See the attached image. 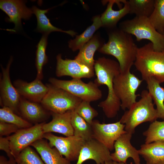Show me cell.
Listing matches in <instances>:
<instances>
[{
	"instance_id": "cell-1",
	"label": "cell",
	"mask_w": 164,
	"mask_h": 164,
	"mask_svg": "<svg viewBox=\"0 0 164 164\" xmlns=\"http://www.w3.org/2000/svg\"><path fill=\"white\" fill-rule=\"evenodd\" d=\"M94 69L96 76L94 82L98 86L106 85L108 90L107 97L99 103L98 106L102 108L107 117L114 118L121 108L120 101L115 95L113 89L114 79L121 73L119 64L113 60L101 57L95 60Z\"/></svg>"
},
{
	"instance_id": "cell-2",
	"label": "cell",
	"mask_w": 164,
	"mask_h": 164,
	"mask_svg": "<svg viewBox=\"0 0 164 164\" xmlns=\"http://www.w3.org/2000/svg\"><path fill=\"white\" fill-rule=\"evenodd\" d=\"M108 36V42L98 51L114 57L119 64L121 73L130 72L136 60L138 48L132 35L115 28L110 29Z\"/></svg>"
},
{
	"instance_id": "cell-3",
	"label": "cell",
	"mask_w": 164,
	"mask_h": 164,
	"mask_svg": "<svg viewBox=\"0 0 164 164\" xmlns=\"http://www.w3.org/2000/svg\"><path fill=\"white\" fill-rule=\"evenodd\" d=\"M134 65L142 80L153 77L160 84L164 83V51H155L151 42L138 47Z\"/></svg>"
},
{
	"instance_id": "cell-4",
	"label": "cell",
	"mask_w": 164,
	"mask_h": 164,
	"mask_svg": "<svg viewBox=\"0 0 164 164\" xmlns=\"http://www.w3.org/2000/svg\"><path fill=\"white\" fill-rule=\"evenodd\" d=\"M141 98L126 111L119 121L125 125V130L132 135L136 127L146 122H153L158 118L152 97L148 91L144 90Z\"/></svg>"
},
{
	"instance_id": "cell-5",
	"label": "cell",
	"mask_w": 164,
	"mask_h": 164,
	"mask_svg": "<svg viewBox=\"0 0 164 164\" xmlns=\"http://www.w3.org/2000/svg\"><path fill=\"white\" fill-rule=\"evenodd\" d=\"M119 28L131 35H134L136 40L143 39L149 40L154 50L158 52L164 51V38L150 22L149 18L135 16L120 23Z\"/></svg>"
},
{
	"instance_id": "cell-6",
	"label": "cell",
	"mask_w": 164,
	"mask_h": 164,
	"mask_svg": "<svg viewBox=\"0 0 164 164\" xmlns=\"http://www.w3.org/2000/svg\"><path fill=\"white\" fill-rule=\"evenodd\" d=\"M49 90L41 102L51 112L63 113L74 110L82 102L80 99L51 84H46Z\"/></svg>"
},
{
	"instance_id": "cell-7",
	"label": "cell",
	"mask_w": 164,
	"mask_h": 164,
	"mask_svg": "<svg viewBox=\"0 0 164 164\" xmlns=\"http://www.w3.org/2000/svg\"><path fill=\"white\" fill-rule=\"evenodd\" d=\"M142 81L130 71L125 73H120L114 77V92L120 101L121 108L123 110L128 109L136 101L139 95L136 94V92Z\"/></svg>"
},
{
	"instance_id": "cell-8",
	"label": "cell",
	"mask_w": 164,
	"mask_h": 164,
	"mask_svg": "<svg viewBox=\"0 0 164 164\" xmlns=\"http://www.w3.org/2000/svg\"><path fill=\"white\" fill-rule=\"evenodd\" d=\"M50 84L62 89L83 101L89 102L100 99L102 97L101 91L94 82L85 83L80 79L63 80L50 77Z\"/></svg>"
},
{
	"instance_id": "cell-9",
	"label": "cell",
	"mask_w": 164,
	"mask_h": 164,
	"mask_svg": "<svg viewBox=\"0 0 164 164\" xmlns=\"http://www.w3.org/2000/svg\"><path fill=\"white\" fill-rule=\"evenodd\" d=\"M43 138L49 141L51 147L56 148L62 155L70 161L77 160L85 142L74 135L66 137L56 136L51 133L44 134Z\"/></svg>"
},
{
	"instance_id": "cell-10",
	"label": "cell",
	"mask_w": 164,
	"mask_h": 164,
	"mask_svg": "<svg viewBox=\"0 0 164 164\" xmlns=\"http://www.w3.org/2000/svg\"><path fill=\"white\" fill-rule=\"evenodd\" d=\"M45 122L35 124L31 127L20 128L8 136L12 154L15 158L21 152L37 140L43 138L42 127Z\"/></svg>"
},
{
	"instance_id": "cell-11",
	"label": "cell",
	"mask_w": 164,
	"mask_h": 164,
	"mask_svg": "<svg viewBox=\"0 0 164 164\" xmlns=\"http://www.w3.org/2000/svg\"><path fill=\"white\" fill-rule=\"evenodd\" d=\"M91 126L92 138L101 143L110 151L114 149V142L118 138L127 132L125 130V125L120 121L105 124L101 123L97 120H93Z\"/></svg>"
},
{
	"instance_id": "cell-12",
	"label": "cell",
	"mask_w": 164,
	"mask_h": 164,
	"mask_svg": "<svg viewBox=\"0 0 164 164\" xmlns=\"http://www.w3.org/2000/svg\"><path fill=\"white\" fill-rule=\"evenodd\" d=\"M12 61L11 56L5 68L1 65L2 73L0 80V103L2 107H7L18 115L21 97L10 78V68Z\"/></svg>"
},
{
	"instance_id": "cell-13",
	"label": "cell",
	"mask_w": 164,
	"mask_h": 164,
	"mask_svg": "<svg viewBox=\"0 0 164 164\" xmlns=\"http://www.w3.org/2000/svg\"><path fill=\"white\" fill-rule=\"evenodd\" d=\"M56 74L60 77L69 76L73 79L91 78L94 76V69L80 63L74 59H63L60 54L56 57Z\"/></svg>"
},
{
	"instance_id": "cell-14",
	"label": "cell",
	"mask_w": 164,
	"mask_h": 164,
	"mask_svg": "<svg viewBox=\"0 0 164 164\" xmlns=\"http://www.w3.org/2000/svg\"><path fill=\"white\" fill-rule=\"evenodd\" d=\"M0 8L8 15L6 20L14 23L15 27L11 30L13 32L20 29L22 19L28 20L33 14L32 9L27 7L25 2L22 0H0Z\"/></svg>"
},
{
	"instance_id": "cell-15",
	"label": "cell",
	"mask_w": 164,
	"mask_h": 164,
	"mask_svg": "<svg viewBox=\"0 0 164 164\" xmlns=\"http://www.w3.org/2000/svg\"><path fill=\"white\" fill-rule=\"evenodd\" d=\"M110 151L104 145L94 139L92 138L85 141L76 164H82L89 159L94 161L96 164H103L112 160Z\"/></svg>"
},
{
	"instance_id": "cell-16",
	"label": "cell",
	"mask_w": 164,
	"mask_h": 164,
	"mask_svg": "<svg viewBox=\"0 0 164 164\" xmlns=\"http://www.w3.org/2000/svg\"><path fill=\"white\" fill-rule=\"evenodd\" d=\"M132 134L126 132L121 135L115 141L114 152L111 153L112 160L115 162L126 163L128 159L131 158L135 164H141L138 150L131 144Z\"/></svg>"
},
{
	"instance_id": "cell-17",
	"label": "cell",
	"mask_w": 164,
	"mask_h": 164,
	"mask_svg": "<svg viewBox=\"0 0 164 164\" xmlns=\"http://www.w3.org/2000/svg\"><path fill=\"white\" fill-rule=\"evenodd\" d=\"M13 84L21 97L36 102L41 103L49 90L47 85L37 78L30 82L17 79Z\"/></svg>"
},
{
	"instance_id": "cell-18",
	"label": "cell",
	"mask_w": 164,
	"mask_h": 164,
	"mask_svg": "<svg viewBox=\"0 0 164 164\" xmlns=\"http://www.w3.org/2000/svg\"><path fill=\"white\" fill-rule=\"evenodd\" d=\"M18 112L24 119L35 124L45 122L51 115V112L40 103L30 101L21 97Z\"/></svg>"
},
{
	"instance_id": "cell-19",
	"label": "cell",
	"mask_w": 164,
	"mask_h": 164,
	"mask_svg": "<svg viewBox=\"0 0 164 164\" xmlns=\"http://www.w3.org/2000/svg\"><path fill=\"white\" fill-rule=\"evenodd\" d=\"M52 120L43 126L44 134L54 132L67 136L73 135V129L71 123L72 111L63 113L51 112Z\"/></svg>"
},
{
	"instance_id": "cell-20",
	"label": "cell",
	"mask_w": 164,
	"mask_h": 164,
	"mask_svg": "<svg viewBox=\"0 0 164 164\" xmlns=\"http://www.w3.org/2000/svg\"><path fill=\"white\" fill-rule=\"evenodd\" d=\"M123 0H110L104 1V4L108 3L107 7L105 11L100 16V19L102 26L110 29L116 28L119 21L123 17L129 13V8L128 0H125L123 2L124 6L118 10L113 9L114 3L120 6V3H122Z\"/></svg>"
},
{
	"instance_id": "cell-21",
	"label": "cell",
	"mask_w": 164,
	"mask_h": 164,
	"mask_svg": "<svg viewBox=\"0 0 164 164\" xmlns=\"http://www.w3.org/2000/svg\"><path fill=\"white\" fill-rule=\"evenodd\" d=\"M30 145L35 148L46 164H71L56 148L51 147L49 142L43 138L37 140Z\"/></svg>"
},
{
	"instance_id": "cell-22",
	"label": "cell",
	"mask_w": 164,
	"mask_h": 164,
	"mask_svg": "<svg viewBox=\"0 0 164 164\" xmlns=\"http://www.w3.org/2000/svg\"><path fill=\"white\" fill-rule=\"evenodd\" d=\"M138 151L146 164H158L164 161V142L142 144Z\"/></svg>"
},
{
	"instance_id": "cell-23",
	"label": "cell",
	"mask_w": 164,
	"mask_h": 164,
	"mask_svg": "<svg viewBox=\"0 0 164 164\" xmlns=\"http://www.w3.org/2000/svg\"><path fill=\"white\" fill-rule=\"evenodd\" d=\"M103 44L99 36L94 35L91 40L80 50L74 59L79 62L89 67L94 69L95 60L94 55Z\"/></svg>"
},
{
	"instance_id": "cell-24",
	"label": "cell",
	"mask_w": 164,
	"mask_h": 164,
	"mask_svg": "<svg viewBox=\"0 0 164 164\" xmlns=\"http://www.w3.org/2000/svg\"><path fill=\"white\" fill-rule=\"evenodd\" d=\"M31 9L33 14L36 15V17L37 22V30L43 34L49 35L51 32L54 31L62 32L72 36L76 35L77 34L73 31H64L53 25L46 15L50 9L42 10L35 6H33Z\"/></svg>"
},
{
	"instance_id": "cell-25",
	"label": "cell",
	"mask_w": 164,
	"mask_h": 164,
	"mask_svg": "<svg viewBox=\"0 0 164 164\" xmlns=\"http://www.w3.org/2000/svg\"><path fill=\"white\" fill-rule=\"evenodd\" d=\"M100 15H96L93 19L92 24L86 29L81 34L76 35L73 39L68 42L69 47L73 51L80 50L88 43L94 36L95 32L102 26Z\"/></svg>"
},
{
	"instance_id": "cell-26",
	"label": "cell",
	"mask_w": 164,
	"mask_h": 164,
	"mask_svg": "<svg viewBox=\"0 0 164 164\" xmlns=\"http://www.w3.org/2000/svg\"><path fill=\"white\" fill-rule=\"evenodd\" d=\"M146 82L148 91L156 105L158 118L164 120V88L153 77L149 79Z\"/></svg>"
},
{
	"instance_id": "cell-27",
	"label": "cell",
	"mask_w": 164,
	"mask_h": 164,
	"mask_svg": "<svg viewBox=\"0 0 164 164\" xmlns=\"http://www.w3.org/2000/svg\"><path fill=\"white\" fill-rule=\"evenodd\" d=\"M71 123L73 129V135L85 141L92 138L91 125L87 122L74 111H72Z\"/></svg>"
},
{
	"instance_id": "cell-28",
	"label": "cell",
	"mask_w": 164,
	"mask_h": 164,
	"mask_svg": "<svg viewBox=\"0 0 164 164\" xmlns=\"http://www.w3.org/2000/svg\"><path fill=\"white\" fill-rule=\"evenodd\" d=\"M128 2L129 13L136 16L149 18L154 9L155 0H129Z\"/></svg>"
},
{
	"instance_id": "cell-29",
	"label": "cell",
	"mask_w": 164,
	"mask_h": 164,
	"mask_svg": "<svg viewBox=\"0 0 164 164\" xmlns=\"http://www.w3.org/2000/svg\"><path fill=\"white\" fill-rule=\"evenodd\" d=\"M49 35L43 34L37 47L35 59V65L37 70L36 78L41 80L43 79V67L48 62V58L46 54Z\"/></svg>"
},
{
	"instance_id": "cell-30",
	"label": "cell",
	"mask_w": 164,
	"mask_h": 164,
	"mask_svg": "<svg viewBox=\"0 0 164 164\" xmlns=\"http://www.w3.org/2000/svg\"><path fill=\"white\" fill-rule=\"evenodd\" d=\"M143 135L145 137V144L156 141L164 142V121L156 120L152 122Z\"/></svg>"
},
{
	"instance_id": "cell-31",
	"label": "cell",
	"mask_w": 164,
	"mask_h": 164,
	"mask_svg": "<svg viewBox=\"0 0 164 164\" xmlns=\"http://www.w3.org/2000/svg\"><path fill=\"white\" fill-rule=\"evenodd\" d=\"M149 19L155 29L163 35L164 32V0H155L154 9Z\"/></svg>"
},
{
	"instance_id": "cell-32",
	"label": "cell",
	"mask_w": 164,
	"mask_h": 164,
	"mask_svg": "<svg viewBox=\"0 0 164 164\" xmlns=\"http://www.w3.org/2000/svg\"><path fill=\"white\" fill-rule=\"evenodd\" d=\"M0 121L15 125L20 128H28L33 126L32 124L5 106L0 109Z\"/></svg>"
},
{
	"instance_id": "cell-33",
	"label": "cell",
	"mask_w": 164,
	"mask_h": 164,
	"mask_svg": "<svg viewBox=\"0 0 164 164\" xmlns=\"http://www.w3.org/2000/svg\"><path fill=\"white\" fill-rule=\"evenodd\" d=\"M15 159L18 164H44L41 158L29 146L22 150Z\"/></svg>"
},
{
	"instance_id": "cell-34",
	"label": "cell",
	"mask_w": 164,
	"mask_h": 164,
	"mask_svg": "<svg viewBox=\"0 0 164 164\" xmlns=\"http://www.w3.org/2000/svg\"><path fill=\"white\" fill-rule=\"evenodd\" d=\"M74 111L91 125L93 119L98 115L97 111L91 106L90 102L85 101H82Z\"/></svg>"
},
{
	"instance_id": "cell-35",
	"label": "cell",
	"mask_w": 164,
	"mask_h": 164,
	"mask_svg": "<svg viewBox=\"0 0 164 164\" xmlns=\"http://www.w3.org/2000/svg\"><path fill=\"white\" fill-rule=\"evenodd\" d=\"M20 128L16 125L0 121V137H8L12 133H15Z\"/></svg>"
},
{
	"instance_id": "cell-36",
	"label": "cell",
	"mask_w": 164,
	"mask_h": 164,
	"mask_svg": "<svg viewBox=\"0 0 164 164\" xmlns=\"http://www.w3.org/2000/svg\"><path fill=\"white\" fill-rule=\"evenodd\" d=\"M0 149L4 151L9 158L14 157L11 152L9 141L8 137H0Z\"/></svg>"
},
{
	"instance_id": "cell-37",
	"label": "cell",
	"mask_w": 164,
	"mask_h": 164,
	"mask_svg": "<svg viewBox=\"0 0 164 164\" xmlns=\"http://www.w3.org/2000/svg\"><path fill=\"white\" fill-rule=\"evenodd\" d=\"M0 164H18L14 157L9 158L8 160L4 156H0Z\"/></svg>"
},
{
	"instance_id": "cell-38",
	"label": "cell",
	"mask_w": 164,
	"mask_h": 164,
	"mask_svg": "<svg viewBox=\"0 0 164 164\" xmlns=\"http://www.w3.org/2000/svg\"><path fill=\"white\" fill-rule=\"evenodd\" d=\"M103 164H114V163L112 160H110L106 162Z\"/></svg>"
},
{
	"instance_id": "cell-39",
	"label": "cell",
	"mask_w": 164,
	"mask_h": 164,
	"mask_svg": "<svg viewBox=\"0 0 164 164\" xmlns=\"http://www.w3.org/2000/svg\"><path fill=\"white\" fill-rule=\"evenodd\" d=\"M113 162H114V164H127L126 163H125L123 162H115L114 161Z\"/></svg>"
},
{
	"instance_id": "cell-40",
	"label": "cell",
	"mask_w": 164,
	"mask_h": 164,
	"mask_svg": "<svg viewBox=\"0 0 164 164\" xmlns=\"http://www.w3.org/2000/svg\"><path fill=\"white\" fill-rule=\"evenodd\" d=\"M158 164H164V161L160 162Z\"/></svg>"
},
{
	"instance_id": "cell-41",
	"label": "cell",
	"mask_w": 164,
	"mask_h": 164,
	"mask_svg": "<svg viewBox=\"0 0 164 164\" xmlns=\"http://www.w3.org/2000/svg\"><path fill=\"white\" fill-rule=\"evenodd\" d=\"M163 37H164V32L163 34Z\"/></svg>"
}]
</instances>
